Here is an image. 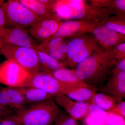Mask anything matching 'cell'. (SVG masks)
I'll list each match as a JSON object with an SVG mask.
<instances>
[{
	"instance_id": "obj_1",
	"label": "cell",
	"mask_w": 125,
	"mask_h": 125,
	"mask_svg": "<svg viewBox=\"0 0 125 125\" xmlns=\"http://www.w3.org/2000/svg\"><path fill=\"white\" fill-rule=\"evenodd\" d=\"M118 62L106 51L94 54L76 66V78L99 90Z\"/></svg>"
},
{
	"instance_id": "obj_2",
	"label": "cell",
	"mask_w": 125,
	"mask_h": 125,
	"mask_svg": "<svg viewBox=\"0 0 125 125\" xmlns=\"http://www.w3.org/2000/svg\"><path fill=\"white\" fill-rule=\"evenodd\" d=\"M54 12L61 19L99 22L113 15L106 8L87 4L85 0H56Z\"/></svg>"
},
{
	"instance_id": "obj_3",
	"label": "cell",
	"mask_w": 125,
	"mask_h": 125,
	"mask_svg": "<svg viewBox=\"0 0 125 125\" xmlns=\"http://www.w3.org/2000/svg\"><path fill=\"white\" fill-rule=\"evenodd\" d=\"M59 112L52 96L42 102L25 106L12 115L19 125H52Z\"/></svg>"
},
{
	"instance_id": "obj_4",
	"label": "cell",
	"mask_w": 125,
	"mask_h": 125,
	"mask_svg": "<svg viewBox=\"0 0 125 125\" xmlns=\"http://www.w3.org/2000/svg\"><path fill=\"white\" fill-rule=\"evenodd\" d=\"M105 51L92 33L84 34L70 39L67 57L62 62L66 67L74 69L90 56Z\"/></svg>"
},
{
	"instance_id": "obj_5",
	"label": "cell",
	"mask_w": 125,
	"mask_h": 125,
	"mask_svg": "<svg viewBox=\"0 0 125 125\" xmlns=\"http://www.w3.org/2000/svg\"><path fill=\"white\" fill-rule=\"evenodd\" d=\"M1 52L6 60L14 62L33 75L41 72L36 48L16 46L0 39Z\"/></svg>"
},
{
	"instance_id": "obj_6",
	"label": "cell",
	"mask_w": 125,
	"mask_h": 125,
	"mask_svg": "<svg viewBox=\"0 0 125 125\" xmlns=\"http://www.w3.org/2000/svg\"><path fill=\"white\" fill-rule=\"evenodd\" d=\"M2 6L5 16L6 28L20 27L28 29L39 20L32 11L17 0H9L4 2Z\"/></svg>"
},
{
	"instance_id": "obj_7",
	"label": "cell",
	"mask_w": 125,
	"mask_h": 125,
	"mask_svg": "<svg viewBox=\"0 0 125 125\" xmlns=\"http://www.w3.org/2000/svg\"><path fill=\"white\" fill-rule=\"evenodd\" d=\"M32 75L13 61L0 63V83L7 87H21Z\"/></svg>"
},
{
	"instance_id": "obj_8",
	"label": "cell",
	"mask_w": 125,
	"mask_h": 125,
	"mask_svg": "<svg viewBox=\"0 0 125 125\" xmlns=\"http://www.w3.org/2000/svg\"><path fill=\"white\" fill-rule=\"evenodd\" d=\"M63 21L56 14L51 17L39 19L27 31L33 37L44 41L53 37Z\"/></svg>"
},
{
	"instance_id": "obj_9",
	"label": "cell",
	"mask_w": 125,
	"mask_h": 125,
	"mask_svg": "<svg viewBox=\"0 0 125 125\" xmlns=\"http://www.w3.org/2000/svg\"><path fill=\"white\" fill-rule=\"evenodd\" d=\"M62 84L50 74L42 72L32 75L20 87L36 88L54 96L60 93Z\"/></svg>"
},
{
	"instance_id": "obj_10",
	"label": "cell",
	"mask_w": 125,
	"mask_h": 125,
	"mask_svg": "<svg viewBox=\"0 0 125 125\" xmlns=\"http://www.w3.org/2000/svg\"><path fill=\"white\" fill-rule=\"evenodd\" d=\"M0 39L11 45L36 49L38 45L27 30L20 27L5 28L0 33Z\"/></svg>"
},
{
	"instance_id": "obj_11",
	"label": "cell",
	"mask_w": 125,
	"mask_h": 125,
	"mask_svg": "<svg viewBox=\"0 0 125 125\" xmlns=\"http://www.w3.org/2000/svg\"><path fill=\"white\" fill-rule=\"evenodd\" d=\"M97 22L83 20L65 21L62 22L57 32L52 37L70 39L84 34L91 33Z\"/></svg>"
},
{
	"instance_id": "obj_12",
	"label": "cell",
	"mask_w": 125,
	"mask_h": 125,
	"mask_svg": "<svg viewBox=\"0 0 125 125\" xmlns=\"http://www.w3.org/2000/svg\"><path fill=\"white\" fill-rule=\"evenodd\" d=\"M106 49L125 42V35L96 23L91 33Z\"/></svg>"
},
{
	"instance_id": "obj_13",
	"label": "cell",
	"mask_w": 125,
	"mask_h": 125,
	"mask_svg": "<svg viewBox=\"0 0 125 125\" xmlns=\"http://www.w3.org/2000/svg\"><path fill=\"white\" fill-rule=\"evenodd\" d=\"M53 96L56 103L63 108L70 116L75 120L83 118L87 114L89 103L74 101L61 93Z\"/></svg>"
},
{
	"instance_id": "obj_14",
	"label": "cell",
	"mask_w": 125,
	"mask_h": 125,
	"mask_svg": "<svg viewBox=\"0 0 125 125\" xmlns=\"http://www.w3.org/2000/svg\"><path fill=\"white\" fill-rule=\"evenodd\" d=\"M0 105L15 111L28 105L17 87H10L0 89Z\"/></svg>"
},
{
	"instance_id": "obj_15",
	"label": "cell",
	"mask_w": 125,
	"mask_h": 125,
	"mask_svg": "<svg viewBox=\"0 0 125 125\" xmlns=\"http://www.w3.org/2000/svg\"><path fill=\"white\" fill-rule=\"evenodd\" d=\"M111 73L106 85L99 90L122 99L125 97V72L113 70Z\"/></svg>"
},
{
	"instance_id": "obj_16",
	"label": "cell",
	"mask_w": 125,
	"mask_h": 125,
	"mask_svg": "<svg viewBox=\"0 0 125 125\" xmlns=\"http://www.w3.org/2000/svg\"><path fill=\"white\" fill-rule=\"evenodd\" d=\"M61 93L64 94L72 100L89 103L94 94L99 89L96 88L84 87H71L62 83Z\"/></svg>"
},
{
	"instance_id": "obj_17",
	"label": "cell",
	"mask_w": 125,
	"mask_h": 125,
	"mask_svg": "<svg viewBox=\"0 0 125 125\" xmlns=\"http://www.w3.org/2000/svg\"><path fill=\"white\" fill-rule=\"evenodd\" d=\"M49 74L60 82L68 84L71 87L95 88L78 79L76 76L75 68L69 69L67 67H64Z\"/></svg>"
},
{
	"instance_id": "obj_18",
	"label": "cell",
	"mask_w": 125,
	"mask_h": 125,
	"mask_svg": "<svg viewBox=\"0 0 125 125\" xmlns=\"http://www.w3.org/2000/svg\"><path fill=\"white\" fill-rule=\"evenodd\" d=\"M122 99L103 93L96 92L89 103L93 104L108 113L121 102Z\"/></svg>"
},
{
	"instance_id": "obj_19",
	"label": "cell",
	"mask_w": 125,
	"mask_h": 125,
	"mask_svg": "<svg viewBox=\"0 0 125 125\" xmlns=\"http://www.w3.org/2000/svg\"><path fill=\"white\" fill-rule=\"evenodd\" d=\"M20 4L29 9L41 20L49 18L55 13L40 0H18Z\"/></svg>"
},
{
	"instance_id": "obj_20",
	"label": "cell",
	"mask_w": 125,
	"mask_h": 125,
	"mask_svg": "<svg viewBox=\"0 0 125 125\" xmlns=\"http://www.w3.org/2000/svg\"><path fill=\"white\" fill-rule=\"evenodd\" d=\"M28 105L40 102L53 96L43 90L32 87H17Z\"/></svg>"
},
{
	"instance_id": "obj_21",
	"label": "cell",
	"mask_w": 125,
	"mask_h": 125,
	"mask_svg": "<svg viewBox=\"0 0 125 125\" xmlns=\"http://www.w3.org/2000/svg\"><path fill=\"white\" fill-rule=\"evenodd\" d=\"M41 72L49 73L64 67H66L62 62L60 61L45 52L37 49Z\"/></svg>"
},
{
	"instance_id": "obj_22",
	"label": "cell",
	"mask_w": 125,
	"mask_h": 125,
	"mask_svg": "<svg viewBox=\"0 0 125 125\" xmlns=\"http://www.w3.org/2000/svg\"><path fill=\"white\" fill-rule=\"evenodd\" d=\"M88 111L85 117V122L87 125H103L108 114L93 104L89 103Z\"/></svg>"
},
{
	"instance_id": "obj_23",
	"label": "cell",
	"mask_w": 125,
	"mask_h": 125,
	"mask_svg": "<svg viewBox=\"0 0 125 125\" xmlns=\"http://www.w3.org/2000/svg\"><path fill=\"white\" fill-rule=\"evenodd\" d=\"M98 23L108 28L125 35V15H114Z\"/></svg>"
},
{
	"instance_id": "obj_24",
	"label": "cell",
	"mask_w": 125,
	"mask_h": 125,
	"mask_svg": "<svg viewBox=\"0 0 125 125\" xmlns=\"http://www.w3.org/2000/svg\"><path fill=\"white\" fill-rule=\"evenodd\" d=\"M66 39L60 37H52L43 41L42 43L38 45L36 49L47 53L58 48Z\"/></svg>"
},
{
	"instance_id": "obj_25",
	"label": "cell",
	"mask_w": 125,
	"mask_h": 125,
	"mask_svg": "<svg viewBox=\"0 0 125 125\" xmlns=\"http://www.w3.org/2000/svg\"><path fill=\"white\" fill-rule=\"evenodd\" d=\"M106 53L118 62L125 59V42L106 49Z\"/></svg>"
},
{
	"instance_id": "obj_26",
	"label": "cell",
	"mask_w": 125,
	"mask_h": 125,
	"mask_svg": "<svg viewBox=\"0 0 125 125\" xmlns=\"http://www.w3.org/2000/svg\"><path fill=\"white\" fill-rule=\"evenodd\" d=\"M106 9L113 15H125V0H110Z\"/></svg>"
},
{
	"instance_id": "obj_27",
	"label": "cell",
	"mask_w": 125,
	"mask_h": 125,
	"mask_svg": "<svg viewBox=\"0 0 125 125\" xmlns=\"http://www.w3.org/2000/svg\"><path fill=\"white\" fill-rule=\"evenodd\" d=\"M52 125H78L76 120L70 116L59 112L58 116Z\"/></svg>"
},
{
	"instance_id": "obj_28",
	"label": "cell",
	"mask_w": 125,
	"mask_h": 125,
	"mask_svg": "<svg viewBox=\"0 0 125 125\" xmlns=\"http://www.w3.org/2000/svg\"><path fill=\"white\" fill-rule=\"evenodd\" d=\"M105 124L109 125H125V118L109 113L105 118Z\"/></svg>"
},
{
	"instance_id": "obj_29",
	"label": "cell",
	"mask_w": 125,
	"mask_h": 125,
	"mask_svg": "<svg viewBox=\"0 0 125 125\" xmlns=\"http://www.w3.org/2000/svg\"><path fill=\"white\" fill-rule=\"evenodd\" d=\"M109 113L120 116L124 118L125 117V102H121L118 103Z\"/></svg>"
},
{
	"instance_id": "obj_30",
	"label": "cell",
	"mask_w": 125,
	"mask_h": 125,
	"mask_svg": "<svg viewBox=\"0 0 125 125\" xmlns=\"http://www.w3.org/2000/svg\"><path fill=\"white\" fill-rule=\"evenodd\" d=\"M0 125H19L13 115L0 119Z\"/></svg>"
},
{
	"instance_id": "obj_31",
	"label": "cell",
	"mask_w": 125,
	"mask_h": 125,
	"mask_svg": "<svg viewBox=\"0 0 125 125\" xmlns=\"http://www.w3.org/2000/svg\"><path fill=\"white\" fill-rule=\"evenodd\" d=\"M16 111L4 107L0 105V119L13 115Z\"/></svg>"
},
{
	"instance_id": "obj_32",
	"label": "cell",
	"mask_w": 125,
	"mask_h": 125,
	"mask_svg": "<svg viewBox=\"0 0 125 125\" xmlns=\"http://www.w3.org/2000/svg\"><path fill=\"white\" fill-rule=\"evenodd\" d=\"M110 0H90L91 4L94 6L106 9Z\"/></svg>"
},
{
	"instance_id": "obj_33",
	"label": "cell",
	"mask_w": 125,
	"mask_h": 125,
	"mask_svg": "<svg viewBox=\"0 0 125 125\" xmlns=\"http://www.w3.org/2000/svg\"><path fill=\"white\" fill-rule=\"evenodd\" d=\"M2 4H0V33L6 28L5 16Z\"/></svg>"
},
{
	"instance_id": "obj_34",
	"label": "cell",
	"mask_w": 125,
	"mask_h": 125,
	"mask_svg": "<svg viewBox=\"0 0 125 125\" xmlns=\"http://www.w3.org/2000/svg\"><path fill=\"white\" fill-rule=\"evenodd\" d=\"M113 70L125 72V59L118 62Z\"/></svg>"
},
{
	"instance_id": "obj_35",
	"label": "cell",
	"mask_w": 125,
	"mask_h": 125,
	"mask_svg": "<svg viewBox=\"0 0 125 125\" xmlns=\"http://www.w3.org/2000/svg\"><path fill=\"white\" fill-rule=\"evenodd\" d=\"M4 2V1L0 0V4H2Z\"/></svg>"
},
{
	"instance_id": "obj_36",
	"label": "cell",
	"mask_w": 125,
	"mask_h": 125,
	"mask_svg": "<svg viewBox=\"0 0 125 125\" xmlns=\"http://www.w3.org/2000/svg\"><path fill=\"white\" fill-rule=\"evenodd\" d=\"M1 54V45L0 42V55Z\"/></svg>"
},
{
	"instance_id": "obj_37",
	"label": "cell",
	"mask_w": 125,
	"mask_h": 125,
	"mask_svg": "<svg viewBox=\"0 0 125 125\" xmlns=\"http://www.w3.org/2000/svg\"><path fill=\"white\" fill-rule=\"evenodd\" d=\"M107 125V124H104V125Z\"/></svg>"
}]
</instances>
